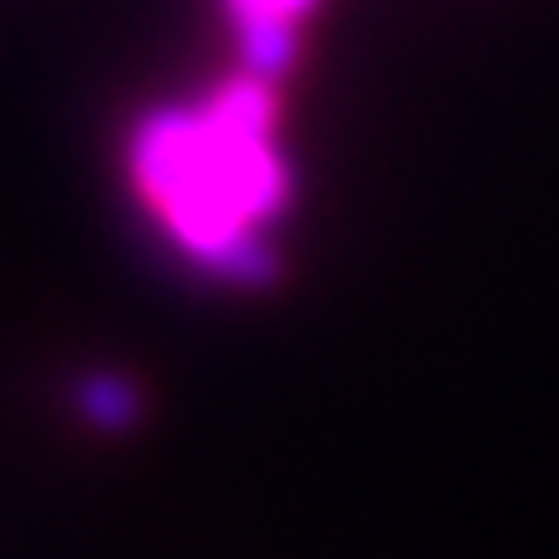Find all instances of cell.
I'll return each mask as SVG.
<instances>
[{
	"label": "cell",
	"instance_id": "obj_1",
	"mask_svg": "<svg viewBox=\"0 0 559 559\" xmlns=\"http://www.w3.org/2000/svg\"><path fill=\"white\" fill-rule=\"evenodd\" d=\"M275 124V83L239 68L198 104L145 109L124 145L130 187L160 239L234 290H270L285 264L270 228L296 198V171Z\"/></svg>",
	"mask_w": 559,
	"mask_h": 559
},
{
	"label": "cell",
	"instance_id": "obj_2",
	"mask_svg": "<svg viewBox=\"0 0 559 559\" xmlns=\"http://www.w3.org/2000/svg\"><path fill=\"white\" fill-rule=\"evenodd\" d=\"M239 37V68L280 83L300 58V21L321 0H218Z\"/></svg>",
	"mask_w": 559,
	"mask_h": 559
},
{
	"label": "cell",
	"instance_id": "obj_3",
	"mask_svg": "<svg viewBox=\"0 0 559 559\" xmlns=\"http://www.w3.org/2000/svg\"><path fill=\"white\" fill-rule=\"evenodd\" d=\"M68 404L99 436H130L145 425V389L120 368H83L68 383Z\"/></svg>",
	"mask_w": 559,
	"mask_h": 559
}]
</instances>
